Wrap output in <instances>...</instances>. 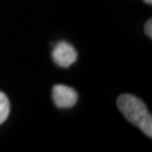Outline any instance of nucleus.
Returning a JSON list of instances; mask_svg holds the SVG:
<instances>
[{
    "label": "nucleus",
    "mask_w": 152,
    "mask_h": 152,
    "mask_svg": "<svg viewBox=\"0 0 152 152\" xmlns=\"http://www.w3.org/2000/svg\"><path fill=\"white\" fill-rule=\"evenodd\" d=\"M121 114L130 124L139 127L147 136H152V117L144 102L130 94H121L117 100Z\"/></svg>",
    "instance_id": "nucleus-1"
},
{
    "label": "nucleus",
    "mask_w": 152,
    "mask_h": 152,
    "mask_svg": "<svg viewBox=\"0 0 152 152\" xmlns=\"http://www.w3.org/2000/svg\"><path fill=\"white\" fill-rule=\"evenodd\" d=\"M10 113V102L5 93L0 91V124L7 120Z\"/></svg>",
    "instance_id": "nucleus-4"
},
{
    "label": "nucleus",
    "mask_w": 152,
    "mask_h": 152,
    "mask_svg": "<svg viewBox=\"0 0 152 152\" xmlns=\"http://www.w3.org/2000/svg\"><path fill=\"white\" fill-rule=\"evenodd\" d=\"M53 99L57 108L69 109L77 103L78 94L73 88L63 84H56L53 88Z\"/></svg>",
    "instance_id": "nucleus-3"
},
{
    "label": "nucleus",
    "mask_w": 152,
    "mask_h": 152,
    "mask_svg": "<svg viewBox=\"0 0 152 152\" xmlns=\"http://www.w3.org/2000/svg\"><path fill=\"white\" fill-rule=\"evenodd\" d=\"M143 1H144L145 3H147V4H149V5L152 4V0H143Z\"/></svg>",
    "instance_id": "nucleus-6"
},
{
    "label": "nucleus",
    "mask_w": 152,
    "mask_h": 152,
    "mask_svg": "<svg viewBox=\"0 0 152 152\" xmlns=\"http://www.w3.org/2000/svg\"><path fill=\"white\" fill-rule=\"evenodd\" d=\"M144 30H145V34L151 39L152 38V20L151 19L147 20V22L145 23Z\"/></svg>",
    "instance_id": "nucleus-5"
},
{
    "label": "nucleus",
    "mask_w": 152,
    "mask_h": 152,
    "mask_svg": "<svg viewBox=\"0 0 152 152\" xmlns=\"http://www.w3.org/2000/svg\"><path fill=\"white\" fill-rule=\"evenodd\" d=\"M53 59L60 67L67 68L77 60V51L72 45L67 42H59L53 50Z\"/></svg>",
    "instance_id": "nucleus-2"
}]
</instances>
